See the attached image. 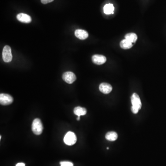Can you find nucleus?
Masks as SVG:
<instances>
[{
  "label": "nucleus",
  "mask_w": 166,
  "mask_h": 166,
  "mask_svg": "<svg viewBox=\"0 0 166 166\" xmlns=\"http://www.w3.org/2000/svg\"><path fill=\"white\" fill-rule=\"evenodd\" d=\"M131 102L132 104L131 111L133 114H137L142 107V103L139 96L137 93L132 94L131 97Z\"/></svg>",
  "instance_id": "nucleus-1"
},
{
  "label": "nucleus",
  "mask_w": 166,
  "mask_h": 166,
  "mask_svg": "<svg viewBox=\"0 0 166 166\" xmlns=\"http://www.w3.org/2000/svg\"><path fill=\"white\" fill-rule=\"evenodd\" d=\"M32 131L35 135H39L42 133L43 126L39 119H35L32 124Z\"/></svg>",
  "instance_id": "nucleus-2"
},
{
  "label": "nucleus",
  "mask_w": 166,
  "mask_h": 166,
  "mask_svg": "<svg viewBox=\"0 0 166 166\" xmlns=\"http://www.w3.org/2000/svg\"><path fill=\"white\" fill-rule=\"evenodd\" d=\"M77 142V137L74 132L68 131L65 135L64 138V142L68 146L74 145Z\"/></svg>",
  "instance_id": "nucleus-3"
},
{
  "label": "nucleus",
  "mask_w": 166,
  "mask_h": 166,
  "mask_svg": "<svg viewBox=\"0 0 166 166\" xmlns=\"http://www.w3.org/2000/svg\"><path fill=\"white\" fill-rule=\"evenodd\" d=\"M13 55L12 54L11 49L10 46L6 45L4 47L2 51V59L4 62H11L12 60Z\"/></svg>",
  "instance_id": "nucleus-4"
},
{
  "label": "nucleus",
  "mask_w": 166,
  "mask_h": 166,
  "mask_svg": "<svg viewBox=\"0 0 166 166\" xmlns=\"http://www.w3.org/2000/svg\"><path fill=\"white\" fill-rule=\"evenodd\" d=\"M13 98L9 94L1 93L0 95V103L2 105H9L13 102Z\"/></svg>",
  "instance_id": "nucleus-5"
},
{
  "label": "nucleus",
  "mask_w": 166,
  "mask_h": 166,
  "mask_svg": "<svg viewBox=\"0 0 166 166\" xmlns=\"http://www.w3.org/2000/svg\"><path fill=\"white\" fill-rule=\"evenodd\" d=\"M62 79L64 81L69 84L73 83L76 79V75L71 72H67L63 73Z\"/></svg>",
  "instance_id": "nucleus-6"
},
{
  "label": "nucleus",
  "mask_w": 166,
  "mask_h": 166,
  "mask_svg": "<svg viewBox=\"0 0 166 166\" xmlns=\"http://www.w3.org/2000/svg\"><path fill=\"white\" fill-rule=\"evenodd\" d=\"M92 61L94 64L98 65H102L107 61L106 57L101 54H95L92 57Z\"/></svg>",
  "instance_id": "nucleus-7"
},
{
  "label": "nucleus",
  "mask_w": 166,
  "mask_h": 166,
  "mask_svg": "<svg viewBox=\"0 0 166 166\" xmlns=\"http://www.w3.org/2000/svg\"><path fill=\"white\" fill-rule=\"evenodd\" d=\"M99 90L103 94H108L112 90V86L106 83H102L99 86Z\"/></svg>",
  "instance_id": "nucleus-8"
},
{
  "label": "nucleus",
  "mask_w": 166,
  "mask_h": 166,
  "mask_svg": "<svg viewBox=\"0 0 166 166\" xmlns=\"http://www.w3.org/2000/svg\"><path fill=\"white\" fill-rule=\"evenodd\" d=\"M17 19L19 21L24 23H30L32 20L30 16L24 13L18 14L17 15Z\"/></svg>",
  "instance_id": "nucleus-9"
},
{
  "label": "nucleus",
  "mask_w": 166,
  "mask_h": 166,
  "mask_svg": "<svg viewBox=\"0 0 166 166\" xmlns=\"http://www.w3.org/2000/svg\"><path fill=\"white\" fill-rule=\"evenodd\" d=\"M75 35L80 40L86 39L88 37V32L86 31L81 29L76 30L75 31Z\"/></svg>",
  "instance_id": "nucleus-10"
},
{
  "label": "nucleus",
  "mask_w": 166,
  "mask_h": 166,
  "mask_svg": "<svg viewBox=\"0 0 166 166\" xmlns=\"http://www.w3.org/2000/svg\"><path fill=\"white\" fill-rule=\"evenodd\" d=\"M74 114L79 117L85 116L87 114V110L85 108L81 107H77L74 108L73 110Z\"/></svg>",
  "instance_id": "nucleus-11"
},
{
  "label": "nucleus",
  "mask_w": 166,
  "mask_h": 166,
  "mask_svg": "<svg viewBox=\"0 0 166 166\" xmlns=\"http://www.w3.org/2000/svg\"><path fill=\"white\" fill-rule=\"evenodd\" d=\"M105 138L109 141H116L118 138V134L115 131H109L106 134Z\"/></svg>",
  "instance_id": "nucleus-12"
},
{
  "label": "nucleus",
  "mask_w": 166,
  "mask_h": 166,
  "mask_svg": "<svg viewBox=\"0 0 166 166\" xmlns=\"http://www.w3.org/2000/svg\"><path fill=\"white\" fill-rule=\"evenodd\" d=\"M114 9H115V8H114V5L112 4H110V3L106 4L104 6V8H103L104 13L106 14H107V15L113 14Z\"/></svg>",
  "instance_id": "nucleus-13"
},
{
  "label": "nucleus",
  "mask_w": 166,
  "mask_h": 166,
  "mask_svg": "<svg viewBox=\"0 0 166 166\" xmlns=\"http://www.w3.org/2000/svg\"><path fill=\"white\" fill-rule=\"evenodd\" d=\"M132 46H133V43L126 39L121 41L120 42V47L124 50L130 49Z\"/></svg>",
  "instance_id": "nucleus-14"
},
{
  "label": "nucleus",
  "mask_w": 166,
  "mask_h": 166,
  "mask_svg": "<svg viewBox=\"0 0 166 166\" xmlns=\"http://www.w3.org/2000/svg\"><path fill=\"white\" fill-rule=\"evenodd\" d=\"M125 39L129 41L132 43L136 42L138 39V36L134 33H129L126 34L125 36Z\"/></svg>",
  "instance_id": "nucleus-15"
},
{
  "label": "nucleus",
  "mask_w": 166,
  "mask_h": 166,
  "mask_svg": "<svg viewBox=\"0 0 166 166\" xmlns=\"http://www.w3.org/2000/svg\"><path fill=\"white\" fill-rule=\"evenodd\" d=\"M61 166H73L72 162L69 161H63L60 162Z\"/></svg>",
  "instance_id": "nucleus-16"
},
{
  "label": "nucleus",
  "mask_w": 166,
  "mask_h": 166,
  "mask_svg": "<svg viewBox=\"0 0 166 166\" xmlns=\"http://www.w3.org/2000/svg\"><path fill=\"white\" fill-rule=\"evenodd\" d=\"M41 1L42 4H46L52 2L53 0H41Z\"/></svg>",
  "instance_id": "nucleus-17"
},
{
  "label": "nucleus",
  "mask_w": 166,
  "mask_h": 166,
  "mask_svg": "<svg viewBox=\"0 0 166 166\" xmlns=\"http://www.w3.org/2000/svg\"><path fill=\"white\" fill-rule=\"evenodd\" d=\"M16 166H25V164L23 162H20V163H17Z\"/></svg>",
  "instance_id": "nucleus-18"
},
{
  "label": "nucleus",
  "mask_w": 166,
  "mask_h": 166,
  "mask_svg": "<svg viewBox=\"0 0 166 166\" xmlns=\"http://www.w3.org/2000/svg\"><path fill=\"white\" fill-rule=\"evenodd\" d=\"M80 117L78 116V118H77V120H79L80 119Z\"/></svg>",
  "instance_id": "nucleus-19"
}]
</instances>
